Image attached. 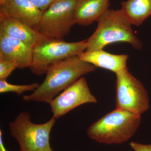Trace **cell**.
<instances>
[{
	"label": "cell",
	"mask_w": 151,
	"mask_h": 151,
	"mask_svg": "<svg viewBox=\"0 0 151 151\" xmlns=\"http://www.w3.org/2000/svg\"><path fill=\"white\" fill-rule=\"evenodd\" d=\"M97 68L92 64L81 60L79 56L62 60L49 68L42 83L32 94L23 95V100L25 102L49 104L59 93L83 76L94 72Z\"/></svg>",
	"instance_id": "6da1fadb"
},
{
	"label": "cell",
	"mask_w": 151,
	"mask_h": 151,
	"mask_svg": "<svg viewBox=\"0 0 151 151\" xmlns=\"http://www.w3.org/2000/svg\"><path fill=\"white\" fill-rule=\"evenodd\" d=\"M87 48V40L68 42L63 40L45 37L33 47L32 62L30 69L36 75H42L55 63L78 56L86 51Z\"/></svg>",
	"instance_id": "277c9868"
},
{
	"label": "cell",
	"mask_w": 151,
	"mask_h": 151,
	"mask_svg": "<svg viewBox=\"0 0 151 151\" xmlns=\"http://www.w3.org/2000/svg\"><path fill=\"white\" fill-rule=\"evenodd\" d=\"M17 68L14 61L0 58V79H6Z\"/></svg>",
	"instance_id": "2e32d148"
},
{
	"label": "cell",
	"mask_w": 151,
	"mask_h": 151,
	"mask_svg": "<svg viewBox=\"0 0 151 151\" xmlns=\"http://www.w3.org/2000/svg\"><path fill=\"white\" fill-rule=\"evenodd\" d=\"M116 109L141 115L150 107L148 94L127 67L116 73Z\"/></svg>",
	"instance_id": "8992f818"
},
{
	"label": "cell",
	"mask_w": 151,
	"mask_h": 151,
	"mask_svg": "<svg viewBox=\"0 0 151 151\" xmlns=\"http://www.w3.org/2000/svg\"><path fill=\"white\" fill-rule=\"evenodd\" d=\"M129 145L134 151H151V145H144L132 142L130 143Z\"/></svg>",
	"instance_id": "ac0fdd59"
},
{
	"label": "cell",
	"mask_w": 151,
	"mask_h": 151,
	"mask_svg": "<svg viewBox=\"0 0 151 151\" xmlns=\"http://www.w3.org/2000/svg\"><path fill=\"white\" fill-rule=\"evenodd\" d=\"M97 102L83 76L58 94L49 104L52 117L57 119L80 105Z\"/></svg>",
	"instance_id": "ba28073f"
},
{
	"label": "cell",
	"mask_w": 151,
	"mask_h": 151,
	"mask_svg": "<svg viewBox=\"0 0 151 151\" xmlns=\"http://www.w3.org/2000/svg\"><path fill=\"white\" fill-rule=\"evenodd\" d=\"M56 120L52 117L46 123L35 124L29 113L22 112L9 123V129L20 151H54L50 147V136Z\"/></svg>",
	"instance_id": "5b68a950"
},
{
	"label": "cell",
	"mask_w": 151,
	"mask_h": 151,
	"mask_svg": "<svg viewBox=\"0 0 151 151\" xmlns=\"http://www.w3.org/2000/svg\"><path fill=\"white\" fill-rule=\"evenodd\" d=\"M42 13L30 0H6L0 5V15L19 20L38 31Z\"/></svg>",
	"instance_id": "30bf717a"
},
{
	"label": "cell",
	"mask_w": 151,
	"mask_h": 151,
	"mask_svg": "<svg viewBox=\"0 0 151 151\" xmlns=\"http://www.w3.org/2000/svg\"><path fill=\"white\" fill-rule=\"evenodd\" d=\"M0 151H8L3 143V133L1 130H0Z\"/></svg>",
	"instance_id": "d6986e66"
},
{
	"label": "cell",
	"mask_w": 151,
	"mask_h": 151,
	"mask_svg": "<svg viewBox=\"0 0 151 151\" xmlns=\"http://www.w3.org/2000/svg\"><path fill=\"white\" fill-rule=\"evenodd\" d=\"M76 0H53L42 15L40 33L49 38L63 39L76 24Z\"/></svg>",
	"instance_id": "52a82bcc"
},
{
	"label": "cell",
	"mask_w": 151,
	"mask_h": 151,
	"mask_svg": "<svg viewBox=\"0 0 151 151\" xmlns=\"http://www.w3.org/2000/svg\"><path fill=\"white\" fill-rule=\"evenodd\" d=\"M97 22V29L87 39L86 51L103 49L109 45L118 42L130 44L135 49L142 48V42L134 33L132 24L122 9H108Z\"/></svg>",
	"instance_id": "7a4b0ae2"
},
{
	"label": "cell",
	"mask_w": 151,
	"mask_h": 151,
	"mask_svg": "<svg viewBox=\"0 0 151 151\" xmlns=\"http://www.w3.org/2000/svg\"><path fill=\"white\" fill-rule=\"evenodd\" d=\"M140 124V115L116 108L91 125L86 134L100 144L121 145L134 136Z\"/></svg>",
	"instance_id": "3957f363"
},
{
	"label": "cell",
	"mask_w": 151,
	"mask_h": 151,
	"mask_svg": "<svg viewBox=\"0 0 151 151\" xmlns=\"http://www.w3.org/2000/svg\"><path fill=\"white\" fill-rule=\"evenodd\" d=\"M6 0H0V5H1L5 3Z\"/></svg>",
	"instance_id": "ffe728a7"
},
{
	"label": "cell",
	"mask_w": 151,
	"mask_h": 151,
	"mask_svg": "<svg viewBox=\"0 0 151 151\" xmlns=\"http://www.w3.org/2000/svg\"><path fill=\"white\" fill-rule=\"evenodd\" d=\"M121 9L131 24L139 26L151 16V0L122 2Z\"/></svg>",
	"instance_id": "5bb4252c"
},
{
	"label": "cell",
	"mask_w": 151,
	"mask_h": 151,
	"mask_svg": "<svg viewBox=\"0 0 151 151\" xmlns=\"http://www.w3.org/2000/svg\"><path fill=\"white\" fill-rule=\"evenodd\" d=\"M80 59L97 68H104L116 73L127 67L129 55H115L104 51L103 49L85 51L79 55Z\"/></svg>",
	"instance_id": "7c38bea8"
},
{
	"label": "cell",
	"mask_w": 151,
	"mask_h": 151,
	"mask_svg": "<svg viewBox=\"0 0 151 151\" xmlns=\"http://www.w3.org/2000/svg\"><path fill=\"white\" fill-rule=\"evenodd\" d=\"M0 32L33 47L45 37L23 22L0 15Z\"/></svg>",
	"instance_id": "8fae6325"
},
{
	"label": "cell",
	"mask_w": 151,
	"mask_h": 151,
	"mask_svg": "<svg viewBox=\"0 0 151 151\" xmlns=\"http://www.w3.org/2000/svg\"><path fill=\"white\" fill-rule=\"evenodd\" d=\"M109 0H76L75 17L76 24L87 26L98 19L109 9Z\"/></svg>",
	"instance_id": "4fadbf2b"
},
{
	"label": "cell",
	"mask_w": 151,
	"mask_h": 151,
	"mask_svg": "<svg viewBox=\"0 0 151 151\" xmlns=\"http://www.w3.org/2000/svg\"><path fill=\"white\" fill-rule=\"evenodd\" d=\"M33 47L0 32V58L12 60L17 68H30L32 62Z\"/></svg>",
	"instance_id": "9c48e42d"
},
{
	"label": "cell",
	"mask_w": 151,
	"mask_h": 151,
	"mask_svg": "<svg viewBox=\"0 0 151 151\" xmlns=\"http://www.w3.org/2000/svg\"><path fill=\"white\" fill-rule=\"evenodd\" d=\"M35 6L42 12H45L53 0H30Z\"/></svg>",
	"instance_id": "e0dca14e"
},
{
	"label": "cell",
	"mask_w": 151,
	"mask_h": 151,
	"mask_svg": "<svg viewBox=\"0 0 151 151\" xmlns=\"http://www.w3.org/2000/svg\"><path fill=\"white\" fill-rule=\"evenodd\" d=\"M38 83L35 82L32 84L24 85H16L8 83L6 79H0V93L14 92L18 95H21L24 92L33 91L39 86Z\"/></svg>",
	"instance_id": "9a60e30c"
}]
</instances>
